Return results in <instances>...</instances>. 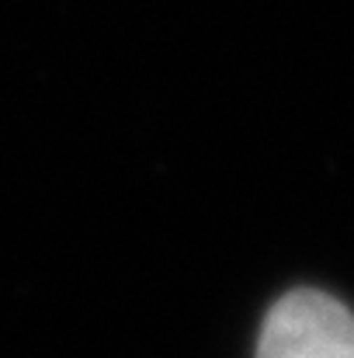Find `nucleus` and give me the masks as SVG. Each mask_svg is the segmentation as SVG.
I'll return each mask as SVG.
<instances>
[{
	"mask_svg": "<svg viewBox=\"0 0 354 358\" xmlns=\"http://www.w3.org/2000/svg\"><path fill=\"white\" fill-rule=\"evenodd\" d=\"M257 358H354V313L316 289L288 292L264 317Z\"/></svg>",
	"mask_w": 354,
	"mask_h": 358,
	"instance_id": "1",
	"label": "nucleus"
}]
</instances>
